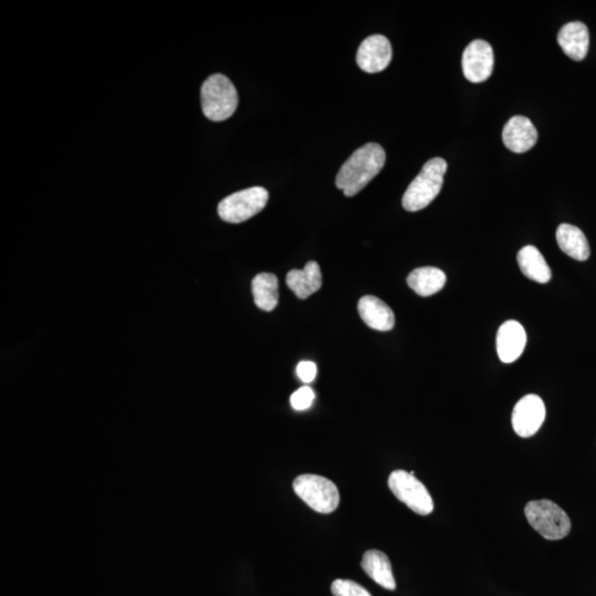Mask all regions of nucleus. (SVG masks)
Wrapping results in <instances>:
<instances>
[{"mask_svg": "<svg viewBox=\"0 0 596 596\" xmlns=\"http://www.w3.org/2000/svg\"><path fill=\"white\" fill-rule=\"evenodd\" d=\"M239 96L236 86L223 74H213L203 83L201 105L208 120L222 122L234 114Z\"/></svg>", "mask_w": 596, "mask_h": 596, "instance_id": "7ed1b4c3", "label": "nucleus"}, {"mask_svg": "<svg viewBox=\"0 0 596 596\" xmlns=\"http://www.w3.org/2000/svg\"><path fill=\"white\" fill-rule=\"evenodd\" d=\"M497 353L505 364L516 361L523 353L527 344L526 330L516 320H508L498 329Z\"/></svg>", "mask_w": 596, "mask_h": 596, "instance_id": "f8f14e48", "label": "nucleus"}, {"mask_svg": "<svg viewBox=\"0 0 596 596\" xmlns=\"http://www.w3.org/2000/svg\"><path fill=\"white\" fill-rule=\"evenodd\" d=\"M538 141V132L532 122L524 116H513L503 131V142L509 151L523 154L532 149Z\"/></svg>", "mask_w": 596, "mask_h": 596, "instance_id": "9b49d317", "label": "nucleus"}, {"mask_svg": "<svg viewBox=\"0 0 596 596\" xmlns=\"http://www.w3.org/2000/svg\"><path fill=\"white\" fill-rule=\"evenodd\" d=\"M268 201L265 188H249L224 198L218 206L219 216L229 223H241L261 212Z\"/></svg>", "mask_w": 596, "mask_h": 596, "instance_id": "423d86ee", "label": "nucleus"}, {"mask_svg": "<svg viewBox=\"0 0 596 596\" xmlns=\"http://www.w3.org/2000/svg\"><path fill=\"white\" fill-rule=\"evenodd\" d=\"M357 64L366 73H378L386 69L392 59V47L385 35L366 38L357 51Z\"/></svg>", "mask_w": 596, "mask_h": 596, "instance_id": "9d476101", "label": "nucleus"}, {"mask_svg": "<svg viewBox=\"0 0 596 596\" xmlns=\"http://www.w3.org/2000/svg\"><path fill=\"white\" fill-rule=\"evenodd\" d=\"M293 488L295 493L315 512L330 513L339 506L337 486L324 476L304 474L295 478Z\"/></svg>", "mask_w": 596, "mask_h": 596, "instance_id": "39448f33", "label": "nucleus"}, {"mask_svg": "<svg viewBox=\"0 0 596 596\" xmlns=\"http://www.w3.org/2000/svg\"><path fill=\"white\" fill-rule=\"evenodd\" d=\"M557 241L562 251L577 261H587L590 258V246L587 237L578 227L572 224H560Z\"/></svg>", "mask_w": 596, "mask_h": 596, "instance_id": "f3484780", "label": "nucleus"}, {"mask_svg": "<svg viewBox=\"0 0 596 596\" xmlns=\"http://www.w3.org/2000/svg\"><path fill=\"white\" fill-rule=\"evenodd\" d=\"M546 419V406L537 395L524 396L514 405L512 423L516 435L527 439L536 435Z\"/></svg>", "mask_w": 596, "mask_h": 596, "instance_id": "6e6552de", "label": "nucleus"}, {"mask_svg": "<svg viewBox=\"0 0 596 596\" xmlns=\"http://www.w3.org/2000/svg\"><path fill=\"white\" fill-rule=\"evenodd\" d=\"M386 151L376 142H369L351 155L341 166L336 186L345 196L354 197L379 174L386 164Z\"/></svg>", "mask_w": 596, "mask_h": 596, "instance_id": "f257e3e1", "label": "nucleus"}, {"mask_svg": "<svg viewBox=\"0 0 596 596\" xmlns=\"http://www.w3.org/2000/svg\"><path fill=\"white\" fill-rule=\"evenodd\" d=\"M361 319L370 328L389 331L395 327L396 318L392 309L385 302L373 295L361 298L358 303Z\"/></svg>", "mask_w": 596, "mask_h": 596, "instance_id": "4468645a", "label": "nucleus"}, {"mask_svg": "<svg viewBox=\"0 0 596 596\" xmlns=\"http://www.w3.org/2000/svg\"><path fill=\"white\" fill-rule=\"evenodd\" d=\"M390 491L405 503L412 512L426 516L435 509V503L429 491L415 475L404 470L391 473L388 480Z\"/></svg>", "mask_w": 596, "mask_h": 596, "instance_id": "0eeeda50", "label": "nucleus"}, {"mask_svg": "<svg viewBox=\"0 0 596 596\" xmlns=\"http://www.w3.org/2000/svg\"><path fill=\"white\" fill-rule=\"evenodd\" d=\"M492 45L484 40H474L464 50L462 68L464 76L472 83H482L492 75L493 70Z\"/></svg>", "mask_w": 596, "mask_h": 596, "instance_id": "1a4fd4ad", "label": "nucleus"}, {"mask_svg": "<svg viewBox=\"0 0 596 596\" xmlns=\"http://www.w3.org/2000/svg\"><path fill=\"white\" fill-rule=\"evenodd\" d=\"M524 514L530 526L544 539L562 540L572 532V521L567 513L548 499L529 502Z\"/></svg>", "mask_w": 596, "mask_h": 596, "instance_id": "20e7f679", "label": "nucleus"}, {"mask_svg": "<svg viewBox=\"0 0 596 596\" xmlns=\"http://www.w3.org/2000/svg\"><path fill=\"white\" fill-rule=\"evenodd\" d=\"M254 302L259 309L271 312L278 304V281L271 273L258 274L252 281Z\"/></svg>", "mask_w": 596, "mask_h": 596, "instance_id": "aec40b11", "label": "nucleus"}, {"mask_svg": "<svg viewBox=\"0 0 596 596\" xmlns=\"http://www.w3.org/2000/svg\"><path fill=\"white\" fill-rule=\"evenodd\" d=\"M297 373L300 380L305 384H310L318 375V366L313 361H302L298 366Z\"/></svg>", "mask_w": 596, "mask_h": 596, "instance_id": "5701e85b", "label": "nucleus"}, {"mask_svg": "<svg viewBox=\"0 0 596 596\" xmlns=\"http://www.w3.org/2000/svg\"><path fill=\"white\" fill-rule=\"evenodd\" d=\"M315 400V392L309 386H302V388L295 391L290 396V405L293 409L298 411H304L309 409Z\"/></svg>", "mask_w": 596, "mask_h": 596, "instance_id": "4be33fe9", "label": "nucleus"}, {"mask_svg": "<svg viewBox=\"0 0 596 596\" xmlns=\"http://www.w3.org/2000/svg\"><path fill=\"white\" fill-rule=\"evenodd\" d=\"M558 44L570 59L582 61L587 57L590 44L587 25L580 22L564 24L558 34Z\"/></svg>", "mask_w": 596, "mask_h": 596, "instance_id": "ddd939ff", "label": "nucleus"}, {"mask_svg": "<svg viewBox=\"0 0 596 596\" xmlns=\"http://www.w3.org/2000/svg\"><path fill=\"white\" fill-rule=\"evenodd\" d=\"M361 568L376 583L389 591L396 588L388 555L379 550H369L361 560Z\"/></svg>", "mask_w": 596, "mask_h": 596, "instance_id": "dca6fc26", "label": "nucleus"}, {"mask_svg": "<svg viewBox=\"0 0 596 596\" xmlns=\"http://www.w3.org/2000/svg\"><path fill=\"white\" fill-rule=\"evenodd\" d=\"M287 284L300 299H307L318 292L323 285L319 265L309 261L303 269H292L287 275Z\"/></svg>", "mask_w": 596, "mask_h": 596, "instance_id": "2eb2a0df", "label": "nucleus"}, {"mask_svg": "<svg viewBox=\"0 0 596 596\" xmlns=\"http://www.w3.org/2000/svg\"><path fill=\"white\" fill-rule=\"evenodd\" d=\"M446 171L447 164L443 158L435 157L427 161L402 198L405 210L416 212L429 206L441 192Z\"/></svg>", "mask_w": 596, "mask_h": 596, "instance_id": "f03ea898", "label": "nucleus"}, {"mask_svg": "<svg viewBox=\"0 0 596 596\" xmlns=\"http://www.w3.org/2000/svg\"><path fill=\"white\" fill-rule=\"evenodd\" d=\"M517 261L524 277L532 281L546 284L552 279V269L536 247L523 248L518 253Z\"/></svg>", "mask_w": 596, "mask_h": 596, "instance_id": "a211bd4d", "label": "nucleus"}, {"mask_svg": "<svg viewBox=\"0 0 596 596\" xmlns=\"http://www.w3.org/2000/svg\"><path fill=\"white\" fill-rule=\"evenodd\" d=\"M334 596H373L358 583L350 580H335L331 584Z\"/></svg>", "mask_w": 596, "mask_h": 596, "instance_id": "412c9836", "label": "nucleus"}, {"mask_svg": "<svg viewBox=\"0 0 596 596\" xmlns=\"http://www.w3.org/2000/svg\"><path fill=\"white\" fill-rule=\"evenodd\" d=\"M406 282L417 295L427 298L445 288L446 275L437 268H420L409 274Z\"/></svg>", "mask_w": 596, "mask_h": 596, "instance_id": "6ab92c4d", "label": "nucleus"}]
</instances>
